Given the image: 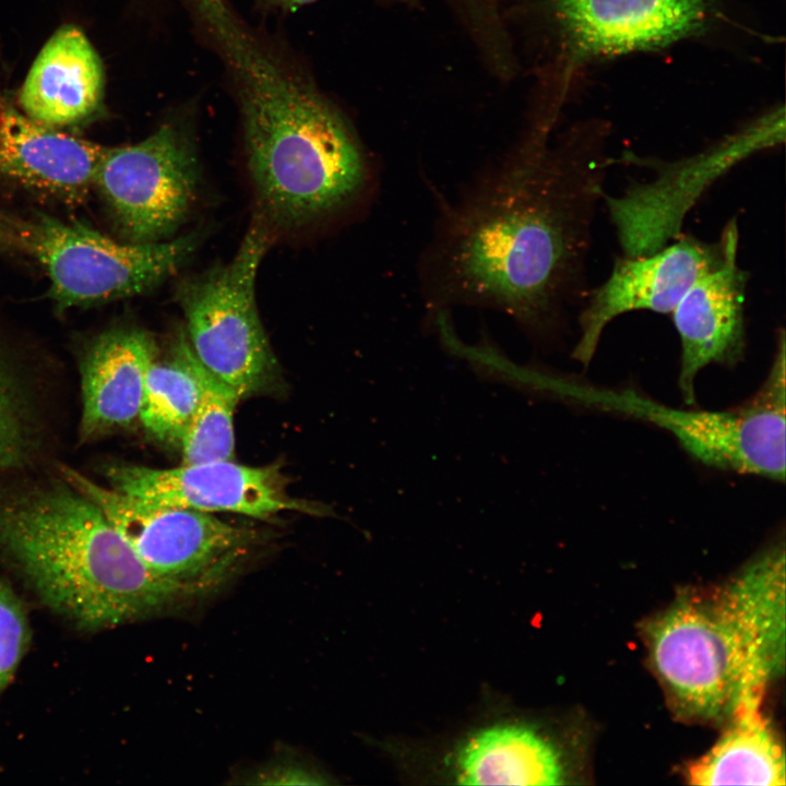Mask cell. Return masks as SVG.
Here are the masks:
<instances>
[{
    "mask_svg": "<svg viewBox=\"0 0 786 786\" xmlns=\"http://www.w3.org/2000/svg\"><path fill=\"white\" fill-rule=\"evenodd\" d=\"M609 164L525 141L443 219L426 260L428 296L551 329L579 285Z\"/></svg>",
    "mask_w": 786,
    "mask_h": 786,
    "instance_id": "cell-1",
    "label": "cell"
},
{
    "mask_svg": "<svg viewBox=\"0 0 786 786\" xmlns=\"http://www.w3.org/2000/svg\"><path fill=\"white\" fill-rule=\"evenodd\" d=\"M236 81L258 212L299 228L348 210L372 170L343 115L265 51L225 0H191Z\"/></svg>",
    "mask_w": 786,
    "mask_h": 786,
    "instance_id": "cell-2",
    "label": "cell"
},
{
    "mask_svg": "<svg viewBox=\"0 0 786 786\" xmlns=\"http://www.w3.org/2000/svg\"><path fill=\"white\" fill-rule=\"evenodd\" d=\"M0 550L46 605L82 628L138 620L195 596L151 571L71 485L2 504Z\"/></svg>",
    "mask_w": 786,
    "mask_h": 786,
    "instance_id": "cell-3",
    "label": "cell"
},
{
    "mask_svg": "<svg viewBox=\"0 0 786 786\" xmlns=\"http://www.w3.org/2000/svg\"><path fill=\"white\" fill-rule=\"evenodd\" d=\"M646 645L672 707L690 718H730L773 678L716 591L680 595L648 621Z\"/></svg>",
    "mask_w": 786,
    "mask_h": 786,
    "instance_id": "cell-4",
    "label": "cell"
},
{
    "mask_svg": "<svg viewBox=\"0 0 786 786\" xmlns=\"http://www.w3.org/2000/svg\"><path fill=\"white\" fill-rule=\"evenodd\" d=\"M273 236L274 228L255 211L235 255L182 278L175 291L193 355L241 398L270 386L277 373L255 298L258 271Z\"/></svg>",
    "mask_w": 786,
    "mask_h": 786,
    "instance_id": "cell-5",
    "label": "cell"
},
{
    "mask_svg": "<svg viewBox=\"0 0 786 786\" xmlns=\"http://www.w3.org/2000/svg\"><path fill=\"white\" fill-rule=\"evenodd\" d=\"M785 333L779 332L765 380L748 400L724 410L679 409L633 391H587L592 402L646 419L670 432L695 460L722 471L785 479Z\"/></svg>",
    "mask_w": 786,
    "mask_h": 786,
    "instance_id": "cell-6",
    "label": "cell"
},
{
    "mask_svg": "<svg viewBox=\"0 0 786 786\" xmlns=\"http://www.w3.org/2000/svg\"><path fill=\"white\" fill-rule=\"evenodd\" d=\"M199 236L156 242H120L79 222L51 216L20 225V246L45 270L60 308L131 297L171 277L191 257Z\"/></svg>",
    "mask_w": 786,
    "mask_h": 786,
    "instance_id": "cell-7",
    "label": "cell"
},
{
    "mask_svg": "<svg viewBox=\"0 0 786 786\" xmlns=\"http://www.w3.org/2000/svg\"><path fill=\"white\" fill-rule=\"evenodd\" d=\"M67 480L105 514L144 564L195 595L226 580L255 543L254 532L212 513L153 503L67 468Z\"/></svg>",
    "mask_w": 786,
    "mask_h": 786,
    "instance_id": "cell-8",
    "label": "cell"
},
{
    "mask_svg": "<svg viewBox=\"0 0 786 786\" xmlns=\"http://www.w3.org/2000/svg\"><path fill=\"white\" fill-rule=\"evenodd\" d=\"M784 138L782 107L695 155L656 165L652 162L648 167L656 175L631 184L619 196L604 193L623 255L647 254L668 245L680 234L686 215L716 180Z\"/></svg>",
    "mask_w": 786,
    "mask_h": 786,
    "instance_id": "cell-9",
    "label": "cell"
},
{
    "mask_svg": "<svg viewBox=\"0 0 786 786\" xmlns=\"http://www.w3.org/2000/svg\"><path fill=\"white\" fill-rule=\"evenodd\" d=\"M200 167L192 141L164 123L143 141L107 147L95 186L132 242L172 238L199 192Z\"/></svg>",
    "mask_w": 786,
    "mask_h": 786,
    "instance_id": "cell-10",
    "label": "cell"
},
{
    "mask_svg": "<svg viewBox=\"0 0 786 786\" xmlns=\"http://www.w3.org/2000/svg\"><path fill=\"white\" fill-rule=\"evenodd\" d=\"M110 487L153 503L203 512H233L269 520L282 512L319 513L286 489L278 464L249 466L234 460L182 463L171 468L121 464L108 469Z\"/></svg>",
    "mask_w": 786,
    "mask_h": 786,
    "instance_id": "cell-11",
    "label": "cell"
},
{
    "mask_svg": "<svg viewBox=\"0 0 786 786\" xmlns=\"http://www.w3.org/2000/svg\"><path fill=\"white\" fill-rule=\"evenodd\" d=\"M722 251L720 238L710 243L688 236L652 253L618 258L579 315L580 338L572 357L587 367L605 327L621 314L671 313L691 284L719 261Z\"/></svg>",
    "mask_w": 786,
    "mask_h": 786,
    "instance_id": "cell-12",
    "label": "cell"
},
{
    "mask_svg": "<svg viewBox=\"0 0 786 786\" xmlns=\"http://www.w3.org/2000/svg\"><path fill=\"white\" fill-rule=\"evenodd\" d=\"M722 257L686 290L671 311L680 341L678 385L684 403L695 402L694 382L712 365L734 366L746 347L745 297L748 273L738 264L739 229L730 219L722 235Z\"/></svg>",
    "mask_w": 786,
    "mask_h": 786,
    "instance_id": "cell-13",
    "label": "cell"
},
{
    "mask_svg": "<svg viewBox=\"0 0 786 786\" xmlns=\"http://www.w3.org/2000/svg\"><path fill=\"white\" fill-rule=\"evenodd\" d=\"M574 59L665 47L699 34L713 0H548Z\"/></svg>",
    "mask_w": 786,
    "mask_h": 786,
    "instance_id": "cell-14",
    "label": "cell"
},
{
    "mask_svg": "<svg viewBox=\"0 0 786 786\" xmlns=\"http://www.w3.org/2000/svg\"><path fill=\"white\" fill-rule=\"evenodd\" d=\"M107 147L55 130L0 100V176L72 203L95 184Z\"/></svg>",
    "mask_w": 786,
    "mask_h": 786,
    "instance_id": "cell-15",
    "label": "cell"
},
{
    "mask_svg": "<svg viewBox=\"0 0 786 786\" xmlns=\"http://www.w3.org/2000/svg\"><path fill=\"white\" fill-rule=\"evenodd\" d=\"M157 357L148 333L118 327L100 334L81 364V436L96 437L139 418L145 376Z\"/></svg>",
    "mask_w": 786,
    "mask_h": 786,
    "instance_id": "cell-16",
    "label": "cell"
},
{
    "mask_svg": "<svg viewBox=\"0 0 786 786\" xmlns=\"http://www.w3.org/2000/svg\"><path fill=\"white\" fill-rule=\"evenodd\" d=\"M104 87L99 58L83 33L60 28L31 68L20 95L25 114L48 126L80 122L98 107Z\"/></svg>",
    "mask_w": 786,
    "mask_h": 786,
    "instance_id": "cell-17",
    "label": "cell"
},
{
    "mask_svg": "<svg viewBox=\"0 0 786 786\" xmlns=\"http://www.w3.org/2000/svg\"><path fill=\"white\" fill-rule=\"evenodd\" d=\"M763 695L748 696L714 747L688 769L692 785H785L782 745L760 710Z\"/></svg>",
    "mask_w": 786,
    "mask_h": 786,
    "instance_id": "cell-18",
    "label": "cell"
},
{
    "mask_svg": "<svg viewBox=\"0 0 786 786\" xmlns=\"http://www.w3.org/2000/svg\"><path fill=\"white\" fill-rule=\"evenodd\" d=\"M462 785H558L563 770L557 750L524 726H493L471 737L456 760Z\"/></svg>",
    "mask_w": 786,
    "mask_h": 786,
    "instance_id": "cell-19",
    "label": "cell"
},
{
    "mask_svg": "<svg viewBox=\"0 0 786 786\" xmlns=\"http://www.w3.org/2000/svg\"><path fill=\"white\" fill-rule=\"evenodd\" d=\"M774 677L785 664V551L776 545L716 590Z\"/></svg>",
    "mask_w": 786,
    "mask_h": 786,
    "instance_id": "cell-20",
    "label": "cell"
},
{
    "mask_svg": "<svg viewBox=\"0 0 786 786\" xmlns=\"http://www.w3.org/2000/svg\"><path fill=\"white\" fill-rule=\"evenodd\" d=\"M201 386L183 334L167 360L156 359L145 376L139 419L158 440L180 444L195 412Z\"/></svg>",
    "mask_w": 786,
    "mask_h": 786,
    "instance_id": "cell-21",
    "label": "cell"
},
{
    "mask_svg": "<svg viewBox=\"0 0 786 786\" xmlns=\"http://www.w3.org/2000/svg\"><path fill=\"white\" fill-rule=\"evenodd\" d=\"M201 386L195 412L180 441L183 463L234 460V415L240 395L204 368L192 353Z\"/></svg>",
    "mask_w": 786,
    "mask_h": 786,
    "instance_id": "cell-22",
    "label": "cell"
},
{
    "mask_svg": "<svg viewBox=\"0 0 786 786\" xmlns=\"http://www.w3.org/2000/svg\"><path fill=\"white\" fill-rule=\"evenodd\" d=\"M25 410L17 382L0 358V471L24 463L29 452Z\"/></svg>",
    "mask_w": 786,
    "mask_h": 786,
    "instance_id": "cell-23",
    "label": "cell"
},
{
    "mask_svg": "<svg viewBox=\"0 0 786 786\" xmlns=\"http://www.w3.org/2000/svg\"><path fill=\"white\" fill-rule=\"evenodd\" d=\"M29 638L22 602L8 583L0 581V692L21 662Z\"/></svg>",
    "mask_w": 786,
    "mask_h": 786,
    "instance_id": "cell-24",
    "label": "cell"
},
{
    "mask_svg": "<svg viewBox=\"0 0 786 786\" xmlns=\"http://www.w3.org/2000/svg\"><path fill=\"white\" fill-rule=\"evenodd\" d=\"M464 20H483L497 15L504 0H449Z\"/></svg>",
    "mask_w": 786,
    "mask_h": 786,
    "instance_id": "cell-25",
    "label": "cell"
},
{
    "mask_svg": "<svg viewBox=\"0 0 786 786\" xmlns=\"http://www.w3.org/2000/svg\"><path fill=\"white\" fill-rule=\"evenodd\" d=\"M20 247V224L10 221L0 213V248Z\"/></svg>",
    "mask_w": 786,
    "mask_h": 786,
    "instance_id": "cell-26",
    "label": "cell"
},
{
    "mask_svg": "<svg viewBox=\"0 0 786 786\" xmlns=\"http://www.w3.org/2000/svg\"><path fill=\"white\" fill-rule=\"evenodd\" d=\"M277 4L286 8V9H296L300 5L317 1V0H273ZM394 3H401V4H414L416 0H386Z\"/></svg>",
    "mask_w": 786,
    "mask_h": 786,
    "instance_id": "cell-27",
    "label": "cell"
}]
</instances>
